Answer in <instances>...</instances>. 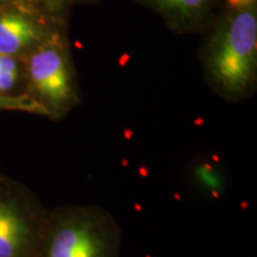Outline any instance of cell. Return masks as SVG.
<instances>
[{"label":"cell","mask_w":257,"mask_h":257,"mask_svg":"<svg viewBox=\"0 0 257 257\" xmlns=\"http://www.w3.org/2000/svg\"><path fill=\"white\" fill-rule=\"evenodd\" d=\"M74 6L76 5H95L101 3L102 0H72Z\"/></svg>","instance_id":"30bf717a"},{"label":"cell","mask_w":257,"mask_h":257,"mask_svg":"<svg viewBox=\"0 0 257 257\" xmlns=\"http://www.w3.org/2000/svg\"><path fill=\"white\" fill-rule=\"evenodd\" d=\"M24 94L23 62L14 56L0 55V96Z\"/></svg>","instance_id":"52a82bcc"},{"label":"cell","mask_w":257,"mask_h":257,"mask_svg":"<svg viewBox=\"0 0 257 257\" xmlns=\"http://www.w3.org/2000/svg\"><path fill=\"white\" fill-rule=\"evenodd\" d=\"M0 111L9 112H22L34 115L44 117V112L34 100L28 95H14V96H0Z\"/></svg>","instance_id":"9c48e42d"},{"label":"cell","mask_w":257,"mask_h":257,"mask_svg":"<svg viewBox=\"0 0 257 257\" xmlns=\"http://www.w3.org/2000/svg\"><path fill=\"white\" fill-rule=\"evenodd\" d=\"M10 4H16L15 0H0V8L5 5H10Z\"/></svg>","instance_id":"8fae6325"},{"label":"cell","mask_w":257,"mask_h":257,"mask_svg":"<svg viewBox=\"0 0 257 257\" xmlns=\"http://www.w3.org/2000/svg\"><path fill=\"white\" fill-rule=\"evenodd\" d=\"M123 232L118 220L95 204L49 208L32 257H121Z\"/></svg>","instance_id":"7a4b0ae2"},{"label":"cell","mask_w":257,"mask_h":257,"mask_svg":"<svg viewBox=\"0 0 257 257\" xmlns=\"http://www.w3.org/2000/svg\"><path fill=\"white\" fill-rule=\"evenodd\" d=\"M49 208L24 184L0 169V257H32Z\"/></svg>","instance_id":"277c9868"},{"label":"cell","mask_w":257,"mask_h":257,"mask_svg":"<svg viewBox=\"0 0 257 257\" xmlns=\"http://www.w3.org/2000/svg\"><path fill=\"white\" fill-rule=\"evenodd\" d=\"M24 94L43 110L46 118L62 120L82 102L69 30L57 32L23 59Z\"/></svg>","instance_id":"3957f363"},{"label":"cell","mask_w":257,"mask_h":257,"mask_svg":"<svg viewBox=\"0 0 257 257\" xmlns=\"http://www.w3.org/2000/svg\"><path fill=\"white\" fill-rule=\"evenodd\" d=\"M202 76L227 102L252 98L257 91V0L223 3L202 31L199 51Z\"/></svg>","instance_id":"6da1fadb"},{"label":"cell","mask_w":257,"mask_h":257,"mask_svg":"<svg viewBox=\"0 0 257 257\" xmlns=\"http://www.w3.org/2000/svg\"><path fill=\"white\" fill-rule=\"evenodd\" d=\"M152 10L170 31L202 34L220 8L221 0H135Z\"/></svg>","instance_id":"8992f818"},{"label":"cell","mask_w":257,"mask_h":257,"mask_svg":"<svg viewBox=\"0 0 257 257\" xmlns=\"http://www.w3.org/2000/svg\"><path fill=\"white\" fill-rule=\"evenodd\" d=\"M15 3L35 10L57 23L69 27L74 8L72 0H15Z\"/></svg>","instance_id":"ba28073f"},{"label":"cell","mask_w":257,"mask_h":257,"mask_svg":"<svg viewBox=\"0 0 257 257\" xmlns=\"http://www.w3.org/2000/svg\"><path fill=\"white\" fill-rule=\"evenodd\" d=\"M69 27L19 4L0 8V55L23 59L38 44Z\"/></svg>","instance_id":"5b68a950"}]
</instances>
